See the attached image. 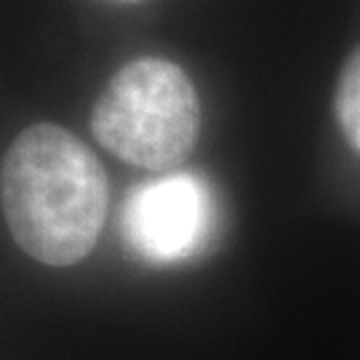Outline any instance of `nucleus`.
<instances>
[{"mask_svg":"<svg viewBox=\"0 0 360 360\" xmlns=\"http://www.w3.org/2000/svg\"><path fill=\"white\" fill-rule=\"evenodd\" d=\"M0 203L25 254L49 267H70L99 240L107 176L99 158L75 134L35 123L3 155Z\"/></svg>","mask_w":360,"mask_h":360,"instance_id":"f257e3e1","label":"nucleus"},{"mask_svg":"<svg viewBox=\"0 0 360 360\" xmlns=\"http://www.w3.org/2000/svg\"><path fill=\"white\" fill-rule=\"evenodd\" d=\"M91 131L96 142L131 166L150 171L179 166L200 131L193 80L168 59H134L96 99Z\"/></svg>","mask_w":360,"mask_h":360,"instance_id":"f03ea898","label":"nucleus"},{"mask_svg":"<svg viewBox=\"0 0 360 360\" xmlns=\"http://www.w3.org/2000/svg\"><path fill=\"white\" fill-rule=\"evenodd\" d=\"M214 195L195 174H168L129 195L120 230L147 262L174 264L198 254L214 230Z\"/></svg>","mask_w":360,"mask_h":360,"instance_id":"7ed1b4c3","label":"nucleus"},{"mask_svg":"<svg viewBox=\"0 0 360 360\" xmlns=\"http://www.w3.org/2000/svg\"><path fill=\"white\" fill-rule=\"evenodd\" d=\"M334 112L339 117L345 139L360 153V49L352 51L342 75H339Z\"/></svg>","mask_w":360,"mask_h":360,"instance_id":"20e7f679","label":"nucleus"}]
</instances>
